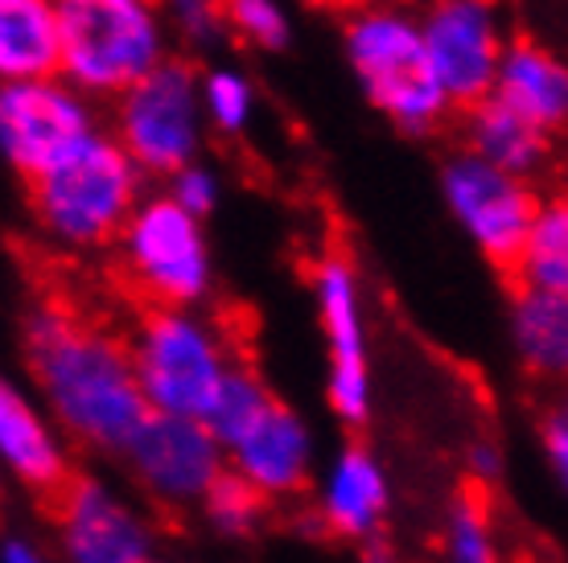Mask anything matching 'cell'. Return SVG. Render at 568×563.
Instances as JSON below:
<instances>
[{
  "instance_id": "6da1fadb",
  "label": "cell",
  "mask_w": 568,
  "mask_h": 563,
  "mask_svg": "<svg viewBox=\"0 0 568 563\" xmlns=\"http://www.w3.org/2000/svg\"><path fill=\"white\" fill-rule=\"evenodd\" d=\"M21 358L33 395L67 440L100 457H124L153 416L136 379L129 334L62 300H38L21 317Z\"/></svg>"
},
{
  "instance_id": "7a4b0ae2",
  "label": "cell",
  "mask_w": 568,
  "mask_h": 563,
  "mask_svg": "<svg viewBox=\"0 0 568 563\" xmlns=\"http://www.w3.org/2000/svg\"><path fill=\"white\" fill-rule=\"evenodd\" d=\"M149 177L103 127L54 170L26 185V211L45 247L62 255L112 252L129 218L149 197Z\"/></svg>"
},
{
  "instance_id": "3957f363",
  "label": "cell",
  "mask_w": 568,
  "mask_h": 563,
  "mask_svg": "<svg viewBox=\"0 0 568 563\" xmlns=\"http://www.w3.org/2000/svg\"><path fill=\"white\" fill-rule=\"evenodd\" d=\"M342 54L363 99L396 132L437 136L440 127L457 124V108L428 62L416 9L399 0H371L355 9L342 25Z\"/></svg>"
},
{
  "instance_id": "277c9868",
  "label": "cell",
  "mask_w": 568,
  "mask_h": 563,
  "mask_svg": "<svg viewBox=\"0 0 568 563\" xmlns=\"http://www.w3.org/2000/svg\"><path fill=\"white\" fill-rule=\"evenodd\" d=\"M58 21L62 79H71L95 103H115L173 58L161 0H58Z\"/></svg>"
},
{
  "instance_id": "5b68a950",
  "label": "cell",
  "mask_w": 568,
  "mask_h": 563,
  "mask_svg": "<svg viewBox=\"0 0 568 563\" xmlns=\"http://www.w3.org/2000/svg\"><path fill=\"white\" fill-rule=\"evenodd\" d=\"M136 379L156 416L206 420L235 370L223 325L202 309H141L129 329Z\"/></svg>"
},
{
  "instance_id": "8992f818",
  "label": "cell",
  "mask_w": 568,
  "mask_h": 563,
  "mask_svg": "<svg viewBox=\"0 0 568 563\" xmlns=\"http://www.w3.org/2000/svg\"><path fill=\"white\" fill-rule=\"evenodd\" d=\"M115 272L144 309H202L214 288L206 223L165 190H149L112 247Z\"/></svg>"
},
{
  "instance_id": "52a82bcc",
  "label": "cell",
  "mask_w": 568,
  "mask_h": 563,
  "mask_svg": "<svg viewBox=\"0 0 568 563\" xmlns=\"http://www.w3.org/2000/svg\"><path fill=\"white\" fill-rule=\"evenodd\" d=\"M108 132L144 170L149 182H170L173 173L202 161L206 112H202V71L182 58L161 62L153 74L108 103Z\"/></svg>"
},
{
  "instance_id": "ba28073f",
  "label": "cell",
  "mask_w": 568,
  "mask_h": 563,
  "mask_svg": "<svg viewBox=\"0 0 568 563\" xmlns=\"http://www.w3.org/2000/svg\"><path fill=\"white\" fill-rule=\"evenodd\" d=\"M437 190L457 231L474 243V252L503 276H515L527 235L540 214L544 194L536 190V182L503 173L498 165L457 144L440 161Z\"/></svg>"
},
{
  "instance_id": "9c48e42d",
  "label": "cell",
  "mask_w": 568,
  "mask_h": 563,
  "mask_svg": "<svg viewBox=\"0 0 568 563\" xmlns=\"http://www.w3.org/2000/svg\"><path fill=\"white\" fill-rule=\"evenodd\" d=\"M100 103L79 91L71 79H29L0 83V156L29 185L71 156L95 132H103Z\"/></svg>"
},
{
  "instance_id": "30bf717a",
  "label": "cell",
  "mask_w": 568,
  "mask_h": 563,
  "mask_svg": "<svg viewBox=\"0 0 568 563\" xmlns=\"http://www.w3.org/2000/svg\"><path fill=\"white\" fill-rule=\"evenodd\" d=\"M416 13L428 62L457 115L495 95L503 58L515 42L503 0H428Z\"/></svg>"
},
{
  "instance_id": "8fae6325",
  "label": "cell",
  "mask_w": 568,
  "mask_h": 563,
  "mask_svg": "<svg viewBox=\"0 0 568 563\" xmlns=\"http://www.w3.org/2000/svg\"><path fill=\"white\" fill-rule=\"evenodd\" d=\"M124 469L136 481V490L161 510H199L202 498L214 490V481L231 469L223 440L214 437L206 420L185 416H149L144 428L124 449Z\"/></svg>"
},
{
  "instance_id": "7c38bea8",
  "label": "cell",
  "mask_w": 568,
  "mask_h": 563,
  "mask_svg": "<svg viewBox=\"0 0 568 563\" xmlns=\"http://www.w3.org/2000/svg\"><path fill=\"white\" fill-rule=\"evenodd\" d=\"M313 309L326 338L329 375L326 403L346 428H363L371 416V358H367V313H363V284L351 255L326 252L310 276Z\"/></svg>"
},
{
  "instance_id": "4fadbf2b",
  "label": "cell",
  "mask_w": 568,
  "mask_h": 563,
  "mask_svg": "<svg viewBox=\"0 0 568 563\" xmlns=\"http://www.w3.org/2000/svg\"><path fill=\"white\" fill-rule=\"evenodd\" d=\"M58 551L67 563H144L153 560V531L129 498L95 473H74L54 498Z\"/></svg>"
},
{
  "instance_id": "5bb4252c",
  "label": "cell",
  "mask_w": 568,
  "mask_h": 563,
  "mask_svg": "<svg viewBox=\"0 0 568 563\" xmlns=\"http://www.w3.org/2000/svg\"><path fill=\"white\" fill-rule=\"evenodd\" d=\"M0 461L21 490L50 502L74 481L67 432L42 408V399L17 382H0Z\"/></svg>"
},
{
  "instance_id": "9a60e30c",
  "label": "cell",
  "mask_w": 568,
  "mask_h": 563,
  "mask_svg": "<svg viewBox=\"0 0 568 563\" xmlns=\"http://www.w3.org/2000/svg\"><path fill=\"white\" fill-rule=\"evenodd\" d=\"M313 510L322 531L346 543H375L392 514V478L367 444H342L317 478Z\"/></svg>"
},
{
  "instance_id": "2e32d148",
  "label": "cell",
  "mask_w": 568,
  "mask_h": 563,
  "mask_svg": "<svg viewBox=\"0 0 568 563\" xmlns=\"http://www.w3.org/2000/svg\"><path fill=\"white\" fill-rule=\"evenodd\" d=\"M231 469L268 502H288L313 485V432L293 408H276L227 452Z\"/></svg>"
},
{
  "instance_id": "e0dca14e",
  "label": "cell",
  "mask_w": 568,
  "mask_h": 563,
  "mask_svg": "<svg viewBox=\"0 0 568 563\" xmlns=\"http://www.w3.org/2000/svg\"><path fill=\"white\" fill-rule=\"evenodd\" d=\"M495 99L511 112L544 127L548 136L568 127V58L540 38L515 33L511 50L503 58Z\"/></svg>"
},
{
  "instance_id": "ac0fdd59",
  "label": "cell",
  "mask_w": 568,
  "mask_h": 563,
  "mask_svg": "<svg viewBox=\"0 0 568 563\" xmlns=\"http://www.w3.org/2000/svg\"><path fill=\"white\" fill-rule=\"evenodd\" d=\"M552 141L556 136H548L544 127L511 112L495 95L457 115V144L478 153L490 165H498L503 173L524 177V182H536L552 165Z\"/></svg>"
},
{
  "instance_id": "d6986e66",
  "label": "cell",
  "mask_w": 568,
  "mask_h": 563,
  "mask_svg": "<svg viewBox=\"0 0 568 563\" xmlns=\"http://www.w3.org/2000/svg\"><path fill=\"white\" fill-rule=\"evenodd\" d=\"M62 74V21L58 0H0V79H58Z\"/></svg>"
},
{
  "instance_id": "ffe728a7",
  "label": "cell",
  "mask_w": 568,
  "mask_h": 563,
  "mask_svg": "<svg viewBox=\"0 0 568 563\" xmlns=\"http://www.w3.org/2000/svg\"><path fill=\"white\" fill-rule=\"evenodd\" d=\"M515 358L524 362L527 375L548 382H568V300L565 296L540 293V288H511L507 305Z\"/></svg>"
},
{
  "instance_id": "44dd1931",
  "label": "cell",
  "mask_w": 568,
  "mask_h": 563,
  "mask_svg": "<svg viewBox=\"0 0 568 563\" xmlns=\"http://www.w3.org/2000/svg\"><path fill=\"white\" fill-rule=\"evenodd\" d=\"M511 280L568 300V185L540 197V214Z\"/></svg>"
},
{
  "instance_id": "7402d4cb",
  "label": "cell",
  "mask_w": 568,
  "mask_h": 563,
  "mask_svg": "<svg viewBox=\"0 0 568 563\" xmlns=\"http://www.w3.org/2000/svg\"><path fill=\"white\" fill-rule=\"evenodd\" d=\"M276 403H281V399L268 391V382L260 379L247 362H235V370L227 375L223 391L214 399L211 416H206V428H211L214 437L223 440V449L231 452Z\"/></svg>"
},
{
  "instance_id": "603a6c76",
  "label": "cell",
  "mask_w": 568,
  "mask_h": 563,
  "mask_svg": "<svg viewBox=\"0 0 568 563\" xmlns=\"http://www.w3.org/2000/svg\"><path fill=\"white\" fill-rule=\"evenodd\" d=\"M260 95L252 74L235 62H211L202 71V112L219 136H243L256 120Z\"/></svg>"
},
{
  "instance_id": "cb8c5ba5",
  "label": "cell",
  "mask_w": 568,
  "mask_h": 563,
  "mask_svg": "<svg viewBox=\"0 0 568 563\" xmlns=\"http://www.w3.org/2000/svg\"><path fill=\"white\" fill-rule=\"evenodd\" d=\"M445 563H498L495 519L483 490H462L445 506V535H440Z\"/></svg>"
},
{
  "instance_id": "d4e9b609",
  "label": "cell",
  "mask_w": 568,
  "mask_h": 563,
  "mask_svg": "<svg viewBox=\"0 0 568 563\" xmlns=\"http://www.w3.org/2000/svg\"><path fill=\"white\" fill-rule=\"evenodd\" d=\"M268 506L272 502L252 481H243L235 469H227L223 478L214 481V490L202 498L199 514L219 539H252L264 526Z\"/></svg>"
},
{
  "instance_id": "484cf974",
  "label": "cell",
  "mask_w": 568,
  "mask_h": 563,
  "mask_svg": "<svg viewBox=\"0 0 568 563\" xmlns=\"http://www.w3.org/2000/svg\"><path fill=\"white\" fill-rule=\"evenodd\" d=\"M227 33L252 50L281 54L293 42V13L284 0H227Z\"/></svg>"
},
{
  "instance_id": "4316f807",
  "label": "cell",
  "mask_w": 568,
  "mask_h": 563,
  "mask_svg": "<svg viewBox=\"0 0 568 563\" xmlns=\"http://www.w3.org/2000/svg\"><path fill=\"white\" fill-rule=\"evenodd\" d=\"M161 13L185 50H211L227 33V0H161Z\"/></svg>"
},
{
  "instance_id": "83f0119b",
  "label": "cell",
  "mask_w": 568,
  "mask_h": 563,
  "mask_svg": "<svg viewBox=\"0 0 568 563\" xmlns=\"http://www.w3.org/2000/svg\"><path fill=\"white\" fill-rule=\"evenodd\" d=\"M165 194L182 206V211L199 214L202 223L219 211V202H223V177L206 165V161H194V165H185L182 173H173L170 182L161 185Z\"/></svg>"
},
{
  "instance_id": "f1b7e54d",
  "label": "cell",
  "mask_w": 568,
  "mask_h": 563,
  "mask_svg": "<svg viewBox=\"0 0 568 563\" xmlns=\"http://www.w3.org/2000/svg\"><path fill=\"white\" fill-rule=\"evenodd\" d=\"M540 444H544V457H548V469H552L556 485L568 493V382L556 391V399L548 403V411H544Z\"/></svg>"
},
{
  "instance_id": "f546056e",
  "label": "cell",
  "mask_w": 568,
  "mask_h": 563,
  "mask_svg": "<svg viewBox=\"0 0 568 563\" xmlns=\"http://www.w3.org/2000/svg\"><path fill=\"white\" fill-rule=\"evenodd\" d=\"M0 563H50V555H45L33 539L13 535V539H4V547H0Z\"/></svg>"
},
{
  "instance_id": "4dcf8cb0",
  "label": "cell",
  "mask_w": 568,
  "mask_h": 563,
  "mask_svg": "<svg viewBox=\"0 0 568 563\" xmlns=\"http://www.w3.org/2000/svg\"><path fill=\"white\" fill-rule=\"evenodd\" d=\"M469 473H474V481H490L498 473V452L495 444H474L469 449Z\"/></svg>"
},
{
  "instance_id": "1f68e13d",
  "label": "cell",
  "mask_w": 568,
  "mask_h": 563,
  "mask_svg": "<svg viewBox=\"0 0 568 563\" xmlns=\"http://www.w3.org/2000/svg\"><path fill=\"white\" fill-rule=\"evenodd\" d=\"M310 4H317V9H338V13H355V9H363V4H371V0H310Z\"/></svg>"
},
{
  "instance_id": "d6a6232c",
  "label": "cell",
  "mask_w": 568,
  "mask_h": 563,
  "mask_svg": "<svg viewBox=\"0 0 568 563\" xmlns=\"http://www.w3.org/2000/svg\"><path fill=\"white\" fill-rule=\"evenodd\" d=\"M144 563H161V560H156V555H153V560H144Z\"/></svg>"
},
{
  "instance_id": "836d02e7",
  "label": "cell",
  "mask_w": 568,
  "mask_h": 563,
  "mask_svg": "<svg viewBox=\"0 0 568 563\" xmlns=\"http://www.w3.org/2000/svg\"><path fill=\"white\" fill-rule=\"evenodd\" d=\"M420 4H428V0H420Z\"/></svg>"
}]
</instances>
